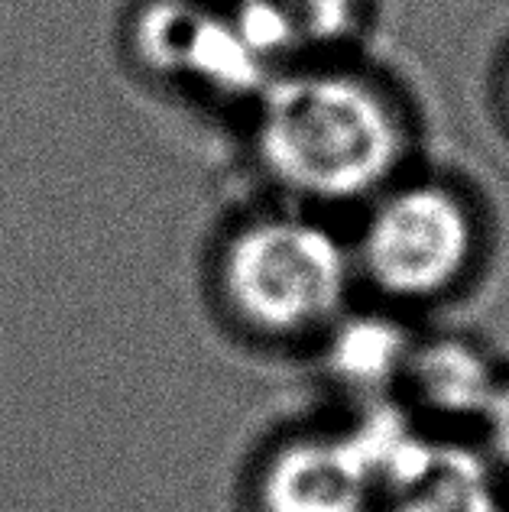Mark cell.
Masks as SVG:
<instances>
[{
  "mask_svg": "<svg viewBox=\"0 0 509 512\" xmlns=\"http://www.w3.org/2000/svg\"><path fill=\"white\" fill-rule=\"evenodd\" d=\"M257 150L273 179L312 201H351L393 179L406 130L390 98L347 72H299L263 85Z\"/></svg>",
  "mask_w": 509,
  "mask_h": 512,
  "instance_id": "cell-1",
  "label": "cell"
},
{
  "mask_svg": "<svg viewBox=\"0 0 509 512\" xmlns=\"http://www.w3.org/2000/svg\"><path fill=\"white\" fill-rule=\"evenodd\" d=\"M224 292L250 325L308 331L338 315L351 263L338 237L305 218H266L224 250Z\"/></svg>",
  "mask_w": 509,
  "mask_h": 512,
  "instance_id": "cell-2",
  "label": "cell"
},
{
  "mask_svg": "<svg viewBox=\"0 0 509 512\" xmlns=\"http://www.w3.org/2000/svg\"><path fill=\"white\" fill-rule=\"evenodd\" d=\"M474 253V221L441 185L393 188L373 208L360 240V263L383 292L432 299L454 286Z\"/></svg>",
  "mask_w": 509,
  "mask_h": 512,
  "instance_id": "cell-3",
  "label": "cell"
},
{
  "mask_svg": "<svg viewBox=\"0 0 509 512\" xmlns=\"http://www.w3.org/2000/svg\"><path fill=\"white\" fill-rule=\"evenodd\" d=\"M143 56L166 72H185L195 82L221 91L257 88L270 62H266L231 10L211 13L189 4H163L143 17Z\"/></svg>",
  "mask_w": 509,
  "mask_h": 512,
  "instance_id": "cell-4",
  "label": "cell"
},
{
  "mask_svg": "<svg viewBox=\"0 0 509 512\" xmlns=\"http://www.w3.org/2000/svg\"><path fill=\"white\" fill-rule=\"evenodd\" d=\"M377 480L351 435L279 448L263 477L266 512H367Z\"/></svg>",
  "mask_w": 509,
  "mask_h": 512,
  "instance_id": "cell-5",
  "label": "cell"
},
{
  "mask_svg": "<svg viewBox=\"0 0 509 512\" xmlns=\"http://www.w3.org/2000/svg\"><path fill=\"white\" fill-rule=\"evenodd\" d=\"M227 10L270 65L341 43L357 20V0H234Z\"/></svg>",
  "mask_w": 509,
  "mask_h": 512,
  "instance_id": "cell-6",
  "label": "cell"
},
{
  "mask_svg": "<svg viewBox=\"0 0 509 512\" xmlns=\"http://www.w3.org/2000/svg\"><path fill=\"white\" fill-rule=\"evenodd\" d=\"M386 512H500L493 470L474 451L432 448L415 474L386 493Z\"/></svg>",
  "mask_w": 509,
  "mask_h": 512,
  "instance_id": "cell-7",
  "label": "cell"
},
{
  "mask_svg": "<svg viewBox=\"0 0 509 512\" xmlns=\"http://www.w3.org/2000/svg\"><path fill=\"white\" fill-rule=\"evenodd\" d=\"M399 380L422 406L441 415H477V419L497 389L487 360L461 341L412 344Z\"/></svg>",
  "mask_w": 509,
  "mask_h": 512,
  "instance_id": "cell-8",
  "label": "cell"
},
{
  "mask_svg": "<svg viewBox=\"0 0 509 512\" xmlns=\"http://www.w3.org/2000/svg\"><path fill=\"white\" fill-rule=\"evenodd\" d=\"M412 341L386 318H351L331 341L334 376L357 389L380 393L403 376Z\"/></svg>",
  "mask_w": 509,
  "mask_h": 512,
  "instance_id": "cell-9",
  "label": "cell"
},
{
  "mask_svg": "<svg viewBox=\"0 0 509 512\" xmlns=\"http://www.w3.org/2000/svg\"><path fill=\"white\" fill-rule=\"evenodd\" d=\"M480 419H484L490 464H497L503 474H509V383H497Z\"/></svg>",
  "mask_w": 509,
  "mask_h": 512,
  "instance_id": "cell-10",
  "label": "cell"
},
{
  "mask_svg": "<svg viewBox=\"0 0 509 512\" xmlns=\"http://www.w3.org/2000/svg\"><path fill=\"white\" fill-rule=\"evenodd\" d=\"M506 94H509V78H506Z\"/></svg>",
  "mask_w": 509,
  "mask_h": 512,
  "instance_id": "cell-11",
  "label": "cell"
}]
</instances>
